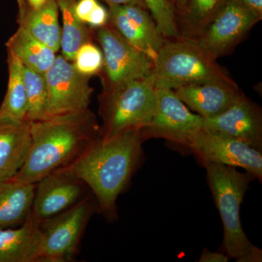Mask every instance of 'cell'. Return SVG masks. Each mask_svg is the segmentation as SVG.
Masks as SVG:
<instances>
[{
    "instance_id": "obj_1",
    "label": "cell",
    "mask_w": 262,
    "mask_h": 262,
    "mask_svg": "<svg viewBox=\"0 0 262 262\" xmlns=\"http://www.w3.org/2000/svg\"><path fill=\"white\" fill-rule=\"evenodd\" d=\"M141 130H129L103 139L98 136L69 166V171L89 187L97 202V210L110 222L117 220V198L128 185L142 161Z\"/></svg>"
},
{
    "instance_id": "obj_2",
    "label": "cell",
    "mask_w": 262,
    "mask_h": 262,
    "mask_svg": "<svg viewBox=\"0 0 262 262\" xmlns=\"http://www.w3.org/2000/svg\"><path fill=\"white\" fill-rule=\"evenodd\" d=\"M97 117L90 108L30 122L31 144L15 177L36 183L77 160L99 136Z\"/></svg>"
},
{
    "instance_id": "obj_3",
    "label": "cell",
    "mask_w": 262,
    "mask_h": 262,
    "mask_svg": "<svg viewBox=\"0 0 262 262\" xmlns=\"http://www.w3.org/2000/svg\"><path fill=\"white\" fill-rule=\"evenodd\" d=\"M149 79L155 89L173 91L209 81L234 82L201 46L182 37L165 40L155 56Z\"/></svg>"
},
{
    "instance_id": "obj_4",
    "label": "cell",
    "mask_w": 262,
    "mask_h": 262,
    "mask_svg": "<svg viewBox=\"0 0 262 262\" xmlns=\"http://www.w3.org/2000/svg\"><path fill=\"white\" fill-rule=\"evenodd\" d=\"M203 164L223 223L226 254L237 261L254 247L243 229L239 212L250 183L256 178L248 172L238 171L234 167L211 162Z\"/></svg>"
},
{
    "instance_id": "obj_5",
    "label": "cell",
    "mask_w": 262,
    "mask_h": 262,
    "mask_svg": "<svg viewBox=\"0 0 262 262\" xmlns=\"http://www.w3.org/2000/svg\"><path fill=\"white\" fill-rule=\"evenodd\" d=\"M156 107V89L149 78L127 81L102 91L99 137L110 139L125 131L141 130L151 121Z\"/></svg>"
},
{
    "instance_id": "obj_6",
    "label": "cell",
    "mask_w": 262,
    "mask_h": 262,
    "mask_svg": "<svg viewBox=\"0 0 262 262\" xmlns=\"http://www.w3.org/2000/svg\"><path fill=\"white\" fill-rule=\"evenodd\" d=\"M97 202L92 192L64 211L39 223L44 237L43 262L73 261Z\"/></svg>"
},
{
    "instance_id": "obj_7",
    "label": "cell",
    "mask_w": 262,
    "mask_h": 262,
    "mask_svg": "<svg viewBox=\"0 0 262 262\" xmlns=\"http://www.w3.org/2000/svg\"><path fill=\"white\" fill-rule=\"evenodd\" d=\"M95 29L104 59L99 74L102 91L127 81L149 78L154 67L151 57L132 46L108 24Z\"/></svg>"
},
{
    "instance_id": "obj_8",
    "label": "cell",
    "mask_w": 262,
    "mask_h": 262,
    "mask_svg": "<svg viewBox=\"0 0 262 262\" xmlns=\"http://www.w3.org/2000/svg\"><path fill=\"white\" fill-rule=\"evenodd\" d=\"M45 75L48 89V117L89 108L94 93L90 84L91 77L77 72L72 62L58 55Z\"/></svg>"
},
{
    "instance_id": "obj_9",
    "label": "cell",
    "mask_w": 262,
    "mask_h": 262,
    "mask_svg": "<svg viewBox=\"0 0 262 262\" xmlns=\"http://www.w3.org/2000/svg\"><path fill=\"white\" fill-rule=\"evenodd\" d=\"M155 89L156 111L149 123L141 129L146 140L160 138L187 149L189 139L203 128V117L189 111L173 90Z\"/></svg>"
},
{
    "instance_id": "obj_10",
    "label": "cell",
    "mask_w": 262,
    "mask_h": 262,
    "mask_svg": "<svg viewBox=\"0 0 262 262\" xmlns=\"http://www.w3.org/2000/svg\"><path fill=\"white\" fill-rule=\"evenodd\" d=\"M261 20L239 0H227L193 41L216 60L229 53Z\"/></svg>"
},
{
    "instance_id": "obj_11",
    "label": "cell",
    "mask_w": 262,
    "mask_h": 262,
    "mask_svg": "<svg viewBox=\"0 0 262 262\" xmlns=\"http://www.w3.org/2000/svg\"><path fill=\"white\" fill-rule=\"evenodd\" d=\"M187 149L196 155L202 163L211 162L239 167L261 182V151L243 141L203 127L189 139Z\"/></svg>"
},
{
    "instance_id": "obj_12",
    "label": "cell",
    "mask_w": 262,
    "mask_h": 262,
    "mask_svg": "<svg viewBox=\"0 0 262 262\" xmlns=\"http://www.w3.org/2000/svg\"><path fill=\"white\" fill-rule=\"evenodd\" d=\"M67 168L52 172L36 183L31 215L40 223L74 206L91 192Z\"/></svg>"
},
{
    "instance_id": "obj_13",
    "label": "cell",
    "mask_w": 262,
    "mask_h": 262,
    "mask_svg": "<svg viewBox=\"0 0 262 262\" xmlns=\"http://www.w3.org/2000/svg\"><path fill=\"white\" fill-rule=\"evenodd\" d=\"M203 127L230 136L261 151V108L243 93L223 113L211 118L203 119Z\"/></svg>"
},
{
    "instance_id": "obj_14",
    "label": "cell",
    "mask_w": 262,
    "mask_h": 262,
    "mask_svg": "<svg viewBox=\"0 0 262 262\" xmlns=\"http://www.w3.org/2000/svg\"><path fill=\"white\" fill-rule=\"evenodd\" d=\"M174 92L188 108L203 119L223 113L242 94L235 82L222 81L187 84Z\"/></svg>"
},
{
    "instance_id": "obj_15",
    "label": "cell",
    "mask_w": 262,
    "mask_h": 262,
    "mask_svg": "<svg viewBox=\"0 0 262 262\" xmlns=\"http://www.w3.org/2000/svg\"><path fill=\"white\" fill-rule=\"evenodd\" d=\"M44 237L31 212L18 229L0 228V262H43Z\"/></svg>"
},
{
    "instance_id": "obj_16",
    "label": "cell",
    "mask_w": 262,
    "mask_h": 262,
    "mask_svg": "<svg viewBox=\"0 0 262 262\" xmlns=\"http://www.w3.org/2000/svg\"><path fill=\"white\" fill-rule=\"evenodd\" d=\"M30 144V122L0 117V182L17 175Z\"/></svg>"
},
{
    "instance_id": "obj_17",
    "label": "cell",
    "mask_w": 262,
    "mask_h": 262,
    "mask_svg": "<svg viewBox=\"0 0 262 262\" xmlns=\"http://www.w3.org/2000/svg\"><path fill=\"white\" fill-rule=\"evenodd\" d=\"M18 3V27L24 29L55 53L61 49V27L56 0H48L40 8H33L24 0Z\"/></svg>"
},
{
    "instance_id": "obj_18",
    "label": "cell",
    "mask_w": 262,
    "mask_h": 262,
    "mask_svg": "<svg viewBox=\"0 0 262 262\" xmlns=\"http://www.w3.org/2000/svg\"><path fill=\"white\" fill-rule=\"evenodd\" d=\"M36 184L16 177L0 182V228L21 225L32 211Z\"/></svg>"
},
{
    "instance_id": "obj_19",
    "label": "cell",
    "mask_w": 262,
    "mask_h": 262,
    "mask_svg": "<svg viewBox=\"0 0 262 262\" xmlns=\"http://www.w3.org/2000/svg\"><path fill=\"white\" fill-rule=\"evenodd\" d=\"M6 47L24 66L42 74L49 70L56 57V53L51 48L20 27L8 39Z\"/></svg>"
},
{
    "instance_id": "obj_20",
    "label": "cell",
    "mask_w": 262,
    "mask_h": 262,
    "mask_svg": "<svg viewBox=\"0 0 262 262\" xmlns=\"http://www.w3.org/2000/svg\"><path fill=\"white\" fill-rule=\"evenodd\" d=\"M56 2L63 22L60 50L62 56L72 62L80 46L92 41V31L77 18L76 14L77 0H56Z\"/></svg>"
},
{
    "instance_id": "obj_21",
    "label": "cell",
    "mask_w": 262,
    "mask_h": 262,
    "mask_svg": "<svg viewBox=\"0 0 262 262\" xmlns=\"http://www.w3.org/2000/svg\"><path fill=\"white\" fill-rule=\"evenodd\" d=\"M8 90L0 106V117L11 120H27V101L23 78V63L8 51Z\"/></svg>"
},
{
    "instance_id": "obj_22",
    "label": "cell",
    "mask_w": 262,
    "mask_h": 262,
    "mask_svg": "<svg viewBox=\"0 0 262 262\" xmlns=\"http://www.w3.org/2000/svg\"><path fill=\"white\" fill-rule=\"evenodd\" d=\"M227 0H188L180 13L181 37L194 40L206 29Z\"/></svg>"
},
{
    "instance_id": "obj_23",
    "label": "cell",
    "mask_w": 262,
    "mask_h": 262,
    "mask_svg": "<svg viewBox=\"0 0 262 262\" xmlns=\"http://www.w3.org/2000/svg\"><path fill=\"white\" fill-rule=\"evenodd\" d=\"M23 78L27 101V120L39 121L48 117V89L46 75L23 65Z\"/></svg>"
},
{
    "instance_id": "obj_24",
    "label": "cell",
    "mask_w": 262,
    "mask_h": 262,
    "mask_svg": "<svg viewBox=\"0 0 262 262\" xmlns=\"http://www.w3.org/2000/svg\"><path fill=\"white\" fill-rule=\"evenodd\" d=\"M108 6L110 14L108 24L132 46L147 53L150 57L155 59L157 54L156 51H155L149 39L125 14L122 5L108 4Z\"/></svg>"
},
{
    "instance_id": "obj_25",
    "label": "cell",
    "mask_w": 262,
    "mask_h": 262,
    "mask_svg": "<svg viewBox=\"0 0 262 262\" xmlns=\"http://www.w3.org/2000/svg\"><path fill=\"white\" fill-rule=\"evenodd\" d=\"M165 39L181 38L175 9L170 0H142Z\"/></svg>"
},
{
    "instance_id": "obj_26",
    "label": "cell",
    "mask_w": 262,
    "mask_h": 262,
    "mask_svg": "<svg viewBox=\"0 0 262 262\" xmlns=\"http://www.w3.org/2000/svg\"><path fill=\"white\" fill-rule=\"evenodd\" d=\"M122 9L129 18L137 26L158 53L166 39L158 28L156 23L146 8L138 5H122ZM157 55V54H156Z\"/></svg>"
},
{
    "instance_id": "obj_27",
    "label": "cell",
    "mask_w": 262,
    "mask_h": 262,
    "mask_svg": "<svg viewBox=\"0 0 262 262\" xmlns=\"http://www.w3.org/2000/svg\"><path fill=\"white\" fill-rule=\"evenodd\" d=\"M103 62L102 50L91 41L84 43L77 50L72 63L77 72L91 77L99 75Z\"/></svg>"
},
{
    "instance_id": "obj_28",
    "label": "cell",
    "mask_w": 262,
    "mask_h": 262,
    "mask_svg": "<svg viewBox=\"0 0 262 262\" xmlns=\"http://www.w3.org/2000/svg\"><path fill=\"white\" fill-rule=\"evenodd\" d=\"M108 18H110L108 10L98 3L89 15L86 21V25H89V27L93 29L99 28L107 25Z\"/></svg>"
},
{
    "instance_id": "obj_29",
    "label": "cell",
    "mask_w": 262,
    "mask_h": 262,
    "mask_svg": "<svg viewBox=\"0 0 262 262\" xmlns=\"http://www.w3.org/2000/svg\"><path fill=\"white\" fill-rule=\"evenodd\" d=\"M98 0H78L76 6V14L82 23L86 24L91 12L98 4Z\"/></svg>"
},
{
    "instance_id": "obj_30",
    "label": "cell",
    "mask_w": 262,
    "mask_h": 262,
    "mask_svg": "<svg viewBox=\"0 0 262 262\" xmlns=\"http://www.w3.org/2000/svg\"><path fill=\"white\" fill-rule=\"evenodd\" d=\"M229 257L227 254L220 252H211L207 248H203L200 262H227Z\"/></svg>"
},
{
    "instance_id": "obj_31",
    "label": "cell",
    "mask_w": 262,
    "mask_h": 262,
    "mask_svg": "<svg viewBox=\"0 0 262 262\" xmlns=\"http://www.w3.org/2000/svg\"><path fill=\"white\" fill-rule=\"evenodd\" d=\"M262 261V251L259 248L254 247L246 253L242 258H239L238 262H261Z\"/></svg>"
},
{
    "instance_id": "obj_32",
    "label": "cell",
    "mask_w": 262,
    "mask_h": 262,
    "mask_svg": "<svg viewBox=\"0 0 262 262\" xmlns=\"http://www.w3.org/2000/svg\"><path fill=\"white\" fill-rule=\"evenodd\" d=\"M241 3L262 18V0H239Z\"/></svg>"
},
{
    "instance_id": "obj_33",
    "label": "cell",
    "mask_w": 262,
    "mask_h": 262,
    "mask_svg": "<svg viewBox=\"0 0 262 262\" xmlns=\"http://www.w3.org/2000/svg\"><path fill=\"white\" fill-rule=\"evenodd\" d=\"M104 1L107 3V5L114 4L120 5H138V6L142 7V8H146V9L145 5H144V3H143L142 0H104Z\"/></svg>"
},
{
    "instance_id": "obj_34",
    "label": "cell",
    "mask_w": 262,
    "mask_h": 262,
    "mask_svg": "<svg viewBox=\"0 0 262 262\" xmlns=\"http://www.w3.org/2000/svg\"><path fill=\"white\" fill-rule=\"evenodd\" d=\"M26 3L33 8H40L43 5L46 4L48 0H24Z\"/></svg>"
},
{
    "instance_id": "obj_35",
    "label": "cell",
    "mask_w": 262,
    "mask_h": 262,
    "mask_svg": "<svg viewBox=\"0 0 262 262\" xmlns=\"http://www.w3.org/2000/svg\"><path fill=\"white\" fill-rule=\"evenodd\" d=\"M187 1L188 0H170L172 4L176 5V7L178 8L179 13L182 12V10L185 8Z\"/></svg>"
}]
</instances>
